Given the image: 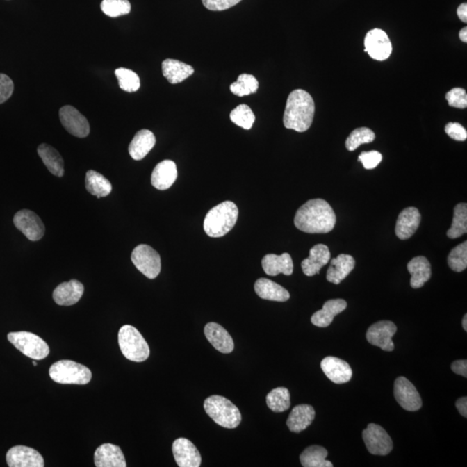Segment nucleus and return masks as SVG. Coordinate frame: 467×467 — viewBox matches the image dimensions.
Wrapping results in <instances>:
<instances>
[{
	"label": "nucleus",
	"instance_id": "f257e3e1",
	"mask_svg": "<svg viewBox=\"0 0 467 467\" xmlns=\"http://www.w3.org/2000/svg\"><path fill=\"white\" fill-rule=\"evenodd\" d=\"M337 217L327 201L317 198L307 201L296 212V228L309 234H327L334 229Z\"/></svg>",
	"mask_w": 467,
	"mask_h": 467
},
{
	"label": "nucleus",
	"instance_id": "f03ea898",
	"mask_svg": "<svg viewBox=\"0 0 467 467\" xmlns=\"http://www.w3.org/2000/svg\"><path fill=\"white\" fill-rule=\"evenodd\" d=\"M315 104L313 97L303 90H293L286 101L283 123L286 129L304 133L313 122Z\"/></svg>",
	"mask_w": 467,
	"mask_h": 467
},
{
	"label": "nucleus",
	"instance_id": "7ed1b4c3",
	"mask_svg": "<svg viewBox=\"0 0 467 467\" xmlns=\"http://www.w3.org/2000/svg\"><path fill=\"white\" fill-rule=\"evenodd\" d=\"M238 218V208L231 201H225L208 212L204 222L205 233L208 236L222 237L235 226Z\"/></svg>",
	"mask_w": 467,
	"mask_h": 467
},
{
	"label": "nucleus",
	"instance_id": "20e7f679",
	"mask_svg": "<svg viewBox=\"0 0 467 467\" xmlns=\"http://www.w3.org/2000/svg\"><path fill=\"white\" fill-rule=\"evenodd\" d=\"M204 407L207 415L222 427L233 429L242 422L239 409L224 396H210L205 400Z\"/></svg>",
	"mask_w": 467,
	"mask_h": 467
},
{
	"label": "nucleus",
	"instance_id": "39448f33",
	"mask_svg": "<svg viewBox=\"0 0 467 467\" xmlns=\"http://www.w3.org/2000/svg\"><path fill=\"white\" fill-rule=\"evenodd\" d=\"M118 341L120 350L126 359L140 363L149 357V345L140 332L132 325H123L120 329Z\"/></svg>",
	"mask_w": 467,
	"mask_h": 467
},
{
	"label": "nucleus",
	"instance_id": "423d86ee",
	"mask_svg": "<svg viewBox=\"0 0 467 467\" xmlns=\"http://www.w3.org/2000/svg\"><path fill=\"white\" fill-rule=\"evenodd\" d=\"M49 377L61 384L86 385L90 383L92 372L88 367L72 360H61L52 364Z\"/></svg>",
	"mask_w": 467,
	"mask_h": 467
},
{
	"label": "nucleus",
	"instance_id": "0eeeda50",
	"mask_svg": "<svg viewBox=\"0 0 467 467\" xmlns=\"http://www.w3.org/2000/svg\"><path fill=\"white\" fill-rule=\"evenodd\" d=\"M7 338L19 352L31 359L42 360L49 355V348L47 343L31 332H10Z\"/></svg>",
	"mask_w": 467,
	"mask_h": 467
},
{
	"label": "nucleus",
	"instance_id": "6e6552de",
	"mask_svg": "<svg viewBox=\"0 0 467 467\" xmlns=\"http://www.w3.org/2000/svg\"><path fill=\"white\" fill-rule=\"evenodd\" d=\"M134 266L149 279L158 277L161 271V259L153 247L141 244L133 249L131 256Z\"/></svg>",
	"mask_w": 467,
	"mask_h": 467
},
{
	"label": "nucleus",
	"instance_id": "1a4fd4ad",
	"mask_svg": "<svg viewBox=\"0 0 467 467\" xmlns=\"http://www.w3.org/2000/svg\"><path fill=\"white\" fill-rule=\"evenodd\" d=\"M363 439L371 454L385 456L392 451L393 441L391 436L377 424H369L363 432Z\"/></svg>",
	"mask_w": 467,
	"mask_h": 467
},
{
	"label": "nucleus",
	"instance_id": "9d476101",
	"mask_svg": "<svg viewBox=\"0 0 467 467\" xmlns=\"http://www.w3.org/2000/svg\"><path fill=\"white\" fill-rule=\"evenodd\" d=\"M14 225L33 242H37L44 236L45 226L36 213L29 210L17 212L13 218Z\"/></svg>",
	"mask_w": 467,
	"mask_h": 467
},
{
	"label": "nucleus",
	"instance_id": "9b49d317",
	"mask_svg": "<svg viewBox=\"0 0 467 467\" xmlns=\"http://www.w3.org/2000/svg\"><path fill=\"white\" fill-rule=\"evenodd\" d=\"M394 395L400 406L408 411H417L423 406L419 392L406 377H398L395 382Z\"/></svg>",
	"mask_w": 467,
	"mask_h": 467
},
{
	"label": "nucleus",
	"instance_id": "f8f14e48",
	"mask_svg": "<svg viewBox=\"0 0 467 467\" xmlns=\"http://www.w3.org/2000/svg\"><path fill=\"white\" fill-rule=\"evenodd\" d=\"M396 331L398 328L393 322L379 321L368 329L366 338L370 344L377 346L385 352H392L395 349L392 338Z\"/></svg>",
	"mask_w": 467,
	"mask_h": 467
},
{
	"label": "nucleus",
	"instance_id": "ddd939ff",
	"mask_svg": "<svg viewBox=\"0 0 467 467\" xmlns=\"http://www.w3.org/2000/svg\"><path fill=\"white\" fill-rule=\"evenodd\" d=\"M364 51L377 61H384L391 56L392 44L385 31L380 29L371 30L364 39Z\"/></svg>",
	"mask_w": 467,
	"mask_h": 467
},
{
	"label": "nucleus",
	"instance_id": "4468645a",
	"mask_svg": "<svg viewBox=\"0 0 467 467\" xmlns=\"http://www.w3.org/2000/svg\"><path fill=\"white\" fill-rule=\"evenodd\" d=\"M60 120L70 134L78 138H85L90 134V127L88 120L72 106H65L59 111Z\"/></svg>",
	"mask_w": 467,
	"mask_h": 467
},
{
	"label": "nucleus",
	"instance_id": "2eb2a0df",
	"mask_svg": "<svg viewBox=\"0 0 467 467\" xmlns=\"http://www.w3.org/2000/svg\"><path fill=\"white\" fill-rule=\"evenodd\" d=\"M7 464L10 467H44L42 456L33 448L16 445L6 454Z\"/></svg>",
	"mask_w": 467,
	"mask_h": 467
},
{
	"label": "nucleus",
	"instance_id": "dca6fc26",
	"mask_svg": "<svg viewBox=\"0 0 467 467\" xmlns=\"http://www.w3.org/2000/svg\"><path fill=\"white\" fill-rule=\"evenodd\" d=\"M173 456L179 467H199L202 458L199 451L188 439L179 438L172 444Z\"/></svg>",
	"mask_w": 467,
	"mask_h": 467
},
{
	"label": "nucleus",
	"instance_id": "f3484780",
	"mask_svg": "<svg viewBox=\"0 0 467 467\" xmlns=\"http://www.w3.org/2000/svg\"><path fill=\"white\" fill-rule=\"evenodd\" d=\"M321 369L332 383H348L352 377V370L345 361L335 357H327L322 360Z\"/></svg>",
	"mask_w": 467,
	"mask_h": 467
},
{
	"label": "nucleus",
	"instance_id": "a211bd4d",
	"mask_svg": "<svg viewBox=\"0 0 467 467\" xmlns=\"http://www.w3.org/2000/svg\"><path fill=\"white\" fill-rule=\"evenodd\" d=\"M422 215L418 208L409 207L400 213L395 225V235L401 240L410 238L418 229Z\"/></svg>",
	"mask_w": 467,
	"mask_h": 467
},
{
	"label": "nucleus",
	"instance_id": "6ab92c4d",
	"mask_svg": "<svg viewBox=\"0 0 467 467\" xmlns=\"http://www.w3.org/2000/svg\"><path fill=\"white\" fill-rule=\"evenodd\" d=\"M84 293V286L76 279L60 284L53 293V299L59 306H69L75 305Z\"/></svg>",
	"mask_w": 467,
	"mask_h": 467
},
{
	"label": "nucleus",
	"instance_id": "aec40b11",
	"mask_svg": "<svg viewBox=\"0 0 467 467\" xmlns=\"http://www.w3.org/2000/svg\"><path fill=\"white\" fill-rule=\"evenodd\" d=\"M205 337L215 350L224 354L231 353L235 348L231 334L222 325L208 323L204 327Z\"/></svg>",
	"mask_w": 467,
	"mask_h": 467
},
{
	"label": "nucleus",
	"instance_id": "412c9836",
	"mask_svg": "<svg viewBox=\"0 0 467 467\" xmlns=\"http://www.w3.org/2000/svg\"><path fill=\"white\" fill-rule=\"evenodd\" d=\"M95 464L97 467H126V462L118 445L106 443L95 452Z\"/></svg>",
	"mask_w": 467,
	"mask_h": 467
},
{
	"label": "nucleus",
	"instance_id": "4be33fe9",
	"mask_svg": "<svg viewBox=\"0 0 467 467\" xmlns=\"http://www.w3.org/2000/svg\"><path fill=\"white\" fill-rule=\"evenodd\" d=\"M330 260L331 252L329 247L324 244H317L311 247L309 257L302 261V271L309 277L316 275Z\"/></svg>",
	"mask_w": 467,
	"mask_h": 467
},
{
	"label": "nucleus",
	"instance_id": "5701e85b",
	"mask_svg": "<svg viewBox=\"0 0 467 467\" xmlns=\"http://www.w3.org/2000/svg\"><path fill=\"white\" fill-rule=\"evenodd\" d=\"M178 170L174 162L164 161L158 163L151 174V185L159 190H167L176 181Z\"/></svg>",
	"mask_w": 467,
	"mask_h": 467
},
{
	"label": "nucleus",
	"instance_id": "b1692460",
	"mask_svg": "<svg viewBox=\"0 0 467 467\" xmlns=\"http://www.w3.org/2000/svg\"><path fill=\"white\" fill-rule=\"evenodd\" d=\"M347 307V302L342 299L331 300L325 302L323 309L316 311L311 318V323L318 327H328L335 316L341 313Z\"/></svg>",
	"mask_w": 467,
	"mask_h": 467
},
{
	"label": "nucleus",
	"instance_id": "393cba45",
	"mask_svg": "<svg viewBox=\"0 0 467 467\" xmlns=\"http://www.w3.org/2000/svg\"><path fill=\"white\" fill-rule=\"evenodd\" d=\"M355 263V259L350 254H339L331 261V266L329 267L327 274V281L338 285L354 270Z\"/></svg>",
	"mask_w": 467,
	"mask_h": 467
},
{
	"label": "nucleus",
	"instance_id": "a878e982",
	"mask_svg": "<svg viewBox=\"0 0 467 467\" xmlns=\"http://www.w3.org/2000/svg\"><path fill=\"white\" fill-rule=\"evenodd\" d=\"M263 270L268 275L276 276L279 274L291 275L293 272V263L291 256L288 253L277 256L268 254L261 261Z\"/></svg>",
	"mask_w": 467,
	"mask_h": 467
},
{
	"label": "nucleus",
	"instance_id": "bb28decb",
	"mask_svg": "<svg viewBox=\"0 0 467 467\" xmlns=\"http://www.w3.org/2000/svg\"><path fill=\"white\" fill-rule=\"evenodd\" d=\"M254 291L260 298L272 302H285L290 299L288 290L266 278L257 279L254 283Z\"/></svg>",
	"mask_w": 467,
	"mask_h": 467
},
{
	"label": "nucleus",
	"instance_id": "cd10ccee",
	"mask_svg": "<svg viewBox=\"0 0 467 467\" xmlns=\"http://www.w3.org/2000/svg\"><path fill=\"white\" fill-rule=\"evenodd\" d=\"M315 418V410L313 407L307 404H300L295 407L290 413L286 425L293 433H300L306 430Z\"/></svg>",
	"mask_w": 467,
	"mask_h": 467
},
{
	"label": "nucleus",
	"instance_id": "c85d7f7f",
	"mask_svg": "<svg viewBox=\"0 0 467 467\" xmlns=\"http://www.w3.org/2000/svg\"><path fill=\"white\" fill-rule=\"evenodd\" d=\"M155 144L156 138L153 132L147 129L140 130L129 145V154L136 161H141L150 153Z\"/></svg>",
	"mask_w": 467,
	"mask_h": 467
},
{
	"label": "nucleus",
	"instance_id": "c756f323",
	"mask_svg": "<svg viewBox=\"0 0 467 467\" xmlns=\"http://www.w3.org/2000/svg\"><path fill=\"white\" fill-rule=\"evenodd\" d=\"M408 270L411 275L410 286L413 289L423 288L431 278V265L426 257L413 258L408 263Z\"/></svg>",
	"mask_w": 467,
	"mask_h": 467
},
{
	"label": "nucleus",
	"instance_id": "7c9ffc66",
	"mask_svg": "<svg viewBox=\"0 0 467 467\" xmlns=\"http://www.w3.org/2000/svg\"><path fill=\"white\" fill-rule=\"evenodd\" d=\"M163 76L170 83L178 84L193 75L194 69L185 63L174 59H165L162 63Z\"/></svg>",
	"mask_w": 467,
	"mask_h": 467
},
{
	"label": "nucleus",
	"instance_id": "2f4dec72",
	"mask_svg": "<svg viewBox=\"0 0 467 467\" xmlns=\"http://www.w3.org/2000/svg\"><path fill=\"white\" fill-rule=\"evenodd\" d=\"M38 154L53 175L63 177L65 174V161L54 147L42 144L38 148Z\"/></svg>",
	"mask_w": 467,
	"mask_h": 467
},
{
	"label": "nucleus",
	"instance_id": "473e14b6",
	"mask_svg": "<svg viewBox=\"0 0 467 467\" xmlns=\"http://www.w3.org/2000/svg\"><path fill=\"white\" fill-rule=\"evenodd\" d=\"M85 186L88 192L97 198L108 197L112 192V185L109 180L93 170L87 172Z\"/></svg>",
	"mask_w": 467,
	"mask_h": 467
},
{
	"label": "nucleus",
	"instance_id": "72a5a7b5",
	"mask_svg": "<svg viewBox=\"0 0 467 467\" xmlns=\"http://www.w3.org/2000/svg\"><path fill=\"white\" fill-rule=\"evenodd\" d=\"M328 452L320 445H311L300 455V462L304 467H334L327 461Z\"/></svg>",
	"mask_w": 467,
	"mask_h": 467
},
{
	"label": "nucleus",
	"instance_id": "f704fd0d",
	"mask_svg": "<svg viewBox=\"0 0 467 467\" xmlns=\"http://www.w3.org/2000/svg\"><path fill=\"white\" fill-rule=\"evenodd\" d=\"M467 232V204L461 203L456 205L454 219L451 228L448 229V236L450 239L459 238Z\"/></svg>",
	"mask_w": 467,
	"mask_h": 467
},
{
	"label": "nucleus",
	"instance_id": "c9c22d12",
	"mask_svg": "<svg viewBox=\"0 0 467 467\" xmlns=\"http://www.w3.org/2000/svg\"><path fill=\"white\" fill-rule=\"evenodd\" d=\"M267 405L275 413L288 410L291 406L288 389L283 387L272 389L267 395Z\"/></svg>",
	"mask_w": 467,
	"mask_h": 467
},
{
	"label": "nucleus",
	"instance_id": "e433bc0d",
	"mask_svg": "<svg viewBox=\"0 0 467 467\" xmlns=\"http://www.w3.org/2000/svg\"><path fill=\"white\" fill-rule=\"evenodd\" d=\"M258 88H259V83L256 77L249 74H243L239 76L236 83L231 85V91L237 97H243L256 93Z\"/></svg>",
	"mask_w": 467,
	"mask_h": 467
},
{
	"label": "nucleus",
	"instance_id": "4c0bfd02",
	"mask_svg": "<svg viewBox=\"0 0 467 467\" xmlns=\"http://www.w3.org/2000/svg\"><path fill=\"white\" fill-rule=\"evenodd\" d=\"M376 139V134L368 127H359L353 130L345 141V147L350 151H353L361 145L373 142Z\"/></svg>",
	"mask_w": 467,
	"mask_h": 467
},
{
	"label": "nucleus",
	"instance_id": "58836bf2",
	"mask_svg": "<svg viewBox=\"0 0 467 467\" xmlns=\"http://www.w3.org/2000/svg\"><path fill=\"white\" fill-rule=\"evenodd\" d=\"M115 76L119 81V86L122 90L133 93L139 90L140 80L139 76L133 70L120 68L115 70Z\"/></svg>",
	"mask_w": 467,
	"mask_h": 467
},
{
	"label": "nucleus",
	"instance_id": "ea45409f",
	"mask_svg": "<svg viewBox=\"0 0 467 467\" xmlns=\"http://www.w3.org/2000/svg\"><path fill=\"white\" fill-rule=\"evenodd\" d=\"M231 120L236 125L243 127V129L249 130L252 129L256 116L249 106L242 104L232 110Z\"/></svg>",
	"mask_w": 467,
	"mask_h": 467
},
{
	"label": "nucleus",
	"instance_id": "a19ab883",
	"mask_svg": "<svg viewBox=\"0 0 467 467\" xmlns=\"http://www.w3.org/2000/svg\"><path fill=\"white\" fill-rule=\"evenodd\" d=\"M448 266L454 272H462L467 267V242L459 244L449 254Z\"/></svg>",
	"mask_w": 467,
	"mask_h": 467
},
{
	"label": "nucleus",
	"instance_id": "79ce46f5",
	"mask_svg": "<svg viewBox=\"0 0 467 467\" xmlns=\"http://www.w3.org/2000/svg\"><path fill=\"white\" fill-rule=\"evenodd\" d=\"M101 9L106 15L117 17L130 13L131 3L129 0H104Z\"/></svg>",
	"mask_w": 467,
	"mask_h": 467
},
{
	"label": "nucleus",
	"instance_id": "37998d69",
	"mask_svg": "<svg viewBox=\"0 0 467 467\" xmlns=\"http://www.w3.org/2000/svg\"><path fill=\"white\" fill-rule=\"evenodd\" d=\"M445 99L452 108L464 109L467 107V95L464 88H455L449 91Z\"/></svg>",
	"mask_w": 467,
	"mask_h": 467
},
{
	"label": "nucleus",
	"instance_id": "c03bdc74",
	"mask_svg": "<svg viewBox=\"0 0 467 467\" xmlns=\"http://www.w3.org/2000/svg\"><path fill=\"white\" fill-rule=\"evenodd\" d=\"M383 161V155L377 151H363L359 157V161L362 163L363 167L367 170L376 168Z\"/></svg>",
	"mask_w": 467,
	"mask_h": 467
},
{
	"label": "nucleus",
	"instance_id": "a18cd8bd",
	"mask_svg": "<svg viewBox=\"0 0 467 467\" xmlns=\"http://www.w3.org/2000/svg\"><path fill=\"white\" fill-rule=\"evenodd\" d=\"M242 0H202L205 8L213 12H221L235 6Z\"/></svg>",
	"mask_w": 467,
	"mask_h": 467
},
{
	"label": "nucleus",
	"instance_id": "49530a36",
	"mask_svg": "<svg viewBox=\"0 0 467 467\" xmlns=\"http://www.w3.org/2000/svg\"><path fill=\"white\" fill-rule=\"evenodd\" d=\"M14 84L12 79L5 74H0V104L8 101L13 93Z\"/></svg>",
	"mask_w": 467,
	"mask_h": 467
},
{
	"label": "nucleus",
	"instance_id": "de8ad7c7",
	"mask_svg": "<svg viewBox=\"0 0 467 467\" xmlns=\"http://www.w3.org/2000/svg\"><path fill=\"white\" fill-rule=\"evenodd\" d=\"M445 132L451 139L457 141H465L467 139V132L464 126L457 122H450L445 127Z\"/></svg>",
	"mask_w": 467,
	"mask_h": 467
},
{
	"label": "nucleus",
	"instance_id": "09e8293b",
	"mask_svg": "<svg viewBox=\"0 0 467 467\" xmlns=\"http://www.w3.org/2000/svg\"><path fill=\"white\" fill-rule=\"evenodd\" d=\"M451 368L455 374L467 377V361L466 359L454 361Z\"/></svg>",
	"mask_w": 467,
	"mask_h": 467
},
{
	"label": "nucleus",
	"instance_id": "8fccbe9b",
	"mask_svg": "<svg viewBox=\"0 0 467 467\" xmlns=\"http://www.w3.org/2000/svg\"><path fill=\"white\" fill-rule=\"evenodd\" d=\"M456 408L458 409L459 413L465 418L467 417V398H461L456 402Z\"/></svg>",
	"mask_w": 467,
	"mask_h": 467
},
{
	"label": "nucleus",
	"instance_id": "3c124183",
	"mask_svg": "<svg viewBox=\"0 0 467 467\" xmlns=\"http://www.w3.org/2000/svg\"><path fill=\"white\" fill-rule=\"evenodd\" d=\"M457 14L459 17V19L462 21V22L466 23L467 22V5L466 3H461V6L458 7L457 9Z\"/></svg>",
	"mask_w": 467,
	"mask_h": 467
},
{
	"label": "nucleus",
	"instance_id": "603ef678",
	"mask_svg": "<svg viewBox=\"0 0 467 467\" xmlns=\"http://www.w3.org/2000/svg\"><path fill=\"white\" fill-rule=\"evenodd\" d=\"M459 38L461 40L464 42H467V28L464 27L463 29L459 31Z\"/></svg>",
	"mask_w": 467,
	"mask_h": 467
},
{
	"label": "nucleus",
	"instance_id": "864d4df0",
	"mask_svg": "<svg viewBox=\"0 0 467 467\" xmlns=\"http://www.w3.org/2000/svg\"><path fill=\"white\" fill-rule=\"evenodd\" d=\"M462 327L464 328V330L467 331V315L466 314L462 320Z\"/></svg>",
	"mask_w": 467,
	"mask_h": 467
},
{
	"label": "nucleus",
	"instance_id": "5fc2aeb1",
	"mask_svg": "<svg viewBox=\"0 0 467 467\" xmlns=\"http://www.w3.org/2000/svg\"><path fill=\"white\" fill-rule=\"evenodd\" d=\"M33 366H37V362H36V361H33Z\"/></svg>",
	"mask_w": 467,
	"mask_h": 467
}]
</instances>
